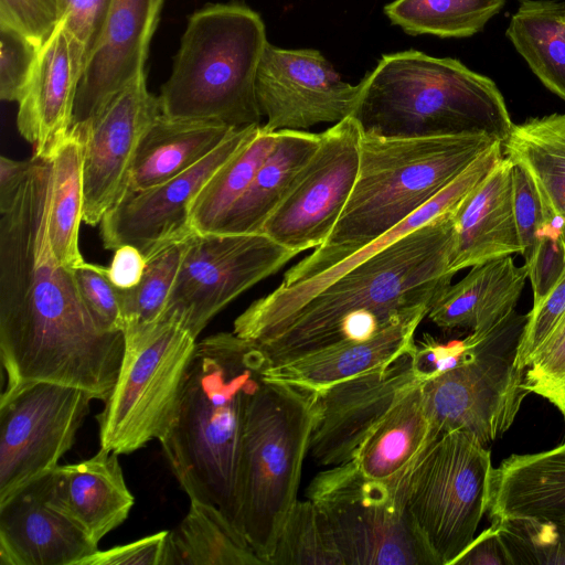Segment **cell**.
Instances as JSON below:
<instances>
[{
    "label": "cell",
    "mask_w": 565,
    "mask_h": 565,
    "mask_svg": "<svg viewBox=\"0 0 565 565\" xmlns=\"http://www.w3.org/2000/svg\"><path fill=\"white\" fill-rule=\"evenodd\" d=\"M52 158L32 156L20 184L0 196V359L4 392L53 382L105 401L120 370L125 335L106 329L60 264L50 241Z\"/></svg>",
    "instance_id": "obj_1"
},
{
    "label": "cell",
    "mask_w": 565,
    "mask_h": 565,
    "mask_svg": "<svg viewBox=\"0 0 565 565\" xmlns=\"http://www.w3.org/2000/svg\"><path fill=\"white\" fill-rule=\"evenodd\" d=\"M455 212L409 232L308 299L258 344L270 364L427 316L456 275L449 269Z\"/></svg>",
    "instance_id": "obj_2"
},
{
    "label": "cell",
    "mask_w": 565,
    "mask_h": 565,
    "mask_svg": "<svg viewBox=\"0 0 565 565\" xmlns=\"http://www.w3.org/2000/svg\"><path fill=\"white\" fill-rule=\"evenodd\" d=\"M269 365L257 343L234 332H218L198 342L177 417L160 441L190 500L216 505L241 531L239 465L246 411Z\"/></svg>",
    "instance_id": "obj_3"
},
{
    "label": "cell",
    "mask_w": 565,
    "mask_h": 565,
    "mask_svg": "<svg viewBox=\"0 0 565 565\" xmlns=\"http://www.w3.org/2000/svg\"><path fill=\"white\" fill-rule=\"evenodd\" d=\"M497 141L486 134L388 137L362 130L356 179L335 226L278 287L321 275L394 228Z\"/></svg>",
    "instance_id": "obj_4"
},
{
    "label": "cell",
    "mask_w": 565,
    "mask_h": 565,
    "mask_svg": "<svg viewBox=\"0 0 565 565\" xmlns=\"http://www.w3.org/2000/svg\"><path fill=\"white\" fill-rule=\"evenodd\" d=\"M352 116L362 130L388 137L486 134L503 142L513 127L492 79L415 50L381 57L360 82Z\"/></svg>",
    "instance_id": "obj_5"
},
{
    "label": "cell",
    "mask_w": 565,
    "mask_h": 565,
    "mask_svg": "<svg viewBox=\"0 0 565 565\" xmlns=\"http://www.w3.org/2000/svg\"><path fill=\"white\" fill-rule=\"evenodd\" d=\"M267 43L262 18L245 4L195 11L158 96L161 114L233 128L260 125L255 83Z\"/></svg>",
    "instance_id": "obj_6"
},
{
    "label": "cell",
    "mask_w": 565,
    "mask_h": 565,
    "mask_svg": "<svg viewBox=\"0 0 565 565\" xmlns=\"http://www.w3.org/2000/svg\"><path fill=\"white\" fill-rule=\"evenodd\" d=\"M316 420L311 393L263 379L245 417L241 465V529L268 565L284 521L297 501Z\"/></svg>",
    "instance_id": "obj_7"
},
{
    "label": "cell",
    "mask_w": 565,
    "mask_h": 565,
    "mask_svg": "<svg viewBox=\"0 0 565 565\" xmlns=\"http://www.w3.org/2000/svg\"><path fill=\"white\" fill-rule=\"evenodd\" d=\"M196 343L174 315L148 332L125 337L117 381L96 416L100 448L129 455L167 436Z\"/></svg>",
    "instance_id": "obj_8"
},
{
    "label": "cell",
    "mask_w": 565,
    "mask_h": 565,
    "mask_svg": "<svg viewBox=\"0 0 565 565\" xmlns=\"http://www.w3.org/2000/svg\"><path fill=\"white\" fill-rule=\"evenodd\" d=\"M492 471L487 447L454 430L438 435L408 473L406 507L438 565H454L476 537Z\"/></svg>",
    "instance_id": "obj_9"
},
{
    "label": "cell",
    "mask_w": 565,
    "mask_h": 565,
    "mask_svg": "<svg viewBox=\"0 0 565 565\" xmlns=\"http://www.w3.org/2000/svg\"><path fill=\"white\" fill-rule=\"evenodd\" d=\"M310 499L326 518L344 565H438L405 501V483L371 479L352 461L310 481Z\"/></svg>",
    "instance_id": "obj_10"
},
{
    "label": "cell",
    "mask_w": 565,
    "mask_h": 565,
    "mask_svg": "<svg viewBox=\"0 0 565 565\" xmlns=\"http://www.w3.org/2000/svg\"><path fill=\"white\" fill-rule=\"evenodd\" d=\"M526 318L514 310L488 332L477 356L422 384L436 436L461 430L487 447L511 427L529 393L515 365Z\"/></svg>",
    "instance_id": "obj_11"
},
{
    "label": "cell",
    "mask_w": 565,
    "mask_h": 565,
    "mask_svg": "<svg viewBox=\"0 0 565 565\" xmlns=\"http://www.w3.org/2000/svg\"><path fill=\"white\" fill-rule=\"evenodd\" d=\"M297 255L264 233L194 232L177 275L167 316H177L198 338L223 308Z\"/></svg>",
    "instance_id": "obj_12"
},
{
    "label": "cell",
    "mask_w": 565,
    "mask_h": 565,
    "mask_svg": "<svg viewBox=\"0 0 565 565\" xmlns=\"http://www.w3.org/2000/svg\"><path fill=\"white\" fill-rule=\"evenodd\" d=\"M94 398L53 382H33L1 393L0 501L58 466L73 447Z\"/></svg>",
    "instance_id": "obj_13"
},
{
    "label": "cell",
    "mask_w": 565,
    "mask_h": 565,
    "mask_svg": "<svg viewBox=\"0 0 565 565\" xmlns=\"http://www.w3.org/2000/svg\"><path fill=\"white\" fill-rule=\"evenodd\" d=\"M362 128L353 117L321 132L319 147L265 222L262 233L300 254L330 236L352 192Z\"/></svg>",
    "instance_id": "obj_14"
},
{
    "label": "cell",
    "mask_w": 565,
    "mask_h": 565,
    "mask_svg": "<svg viewBox=\"0 0 565 565\" xmlns=\"http://www.w3.org/2000/svg\"><path fill=\"white\" fill-rule=\"evenodd\" d=\"M260 125L236 128L209 156L184 172L140 191H126L100 221L104 247L138 248L146 258L190 237L192 203L209 179L244 147Z\"/></svg>",
    "instance_id": "obj_15"
},
{
    "label": "cell",
    "mask_w": 565,
    "mask_h": 565,
    "mask_svg": "<svg viewBox=\"0 0 565 565\" xmlns=\"http://www.w3.org/2000/svg\"><path fill=\"white\" fill-rule=\"evenodd\" d=\"M256 98L267 131L306 130L353 115L360 83L344 82L323 55L267 43L256 75Z\"/></svg>",
    "instance_id": "obj_16"
},
{
    "label": "cell",
    "mask_w": 565,
    "mask_h": 565,
    "mask_svg": "<svg viewBox=\"0 0 565 565\" xmlns=\"http://www.w3.org/2000/svg\"><path fill=\"white\" fill-rule=\"evenodd\" d=\"M412 350L385 366L311 393L316 420L309 455L317 465L328 468L353 460L373 428L408 392L425 382Z\"/></svg>",
    "instance_id": "obj_17"
},
{
    "label": "cell",
    "mask_w": 565,
    "mask_h": 565,
    "mask_svg": "<svg viewBox=\"0 0 565 565\" xmlns=\"http://www.w3.org/2000/svg\"><path fill=\"white\" fill-rule=\"evenodd\" d=\"M161 114L158 96L140 75L89 121L78 127L84 139V211L88 225L104 215L126 192L140 140Z\"/></svg>",
    "instance_id": "obj_18"
},
{
    "label": "cell",
    "mask_w": 565,
    "mask_h": 565,
    "mask_svg": "<svg viewBox=\"0 0 565 565\" xmlns=\"http://www.w3.org/2000/svg\"><path fill=\"white\" fill-rule=\"evenodd\" d=\"M504 157L501 141L494 142L427 204L350 257L321 275L295 287H277L255 300L234 321L233 332L260 344L308 299L345 271L434 218L456 211Z\"/></svg>",
    "instance_id": "obj_19"
},
{
    "label": "cell",
    "mask_w": 565,
    "mask_h": 565,
    "mask_svg": "<svg viewBox=\"0 0 565 565\" xmlns=\"http://www.w3.org/2000/svg\"><path fill=\"white\" fill-rule=\"evenodd\" d=\"M163 1L113 0L78 82L72 127L89 121L114 96L145 74Z\"/></svg>",
    "instance_id": "obj_20"
},
{
    "label": "cell",
    "mask_w": 565,
    "mask_h": 565,
    "mask_svg": "<svg viewBox=\"0 0 565 565\" xmlns=\"http://www.w3.org/2000/svg\"><path fill=\"white\" fill-rule=\"evenodd\" d=\"M49 472L0 501V565H78L98 550L50 503Z\"/></svg>",
    "instance_id": "obj_21"
},
{
    "label": "cell",
    "mask_w": 565,
    "mask_h": 565,
    "mask_svg": "<svg viewBox=\"0 0 565 565\" xmlns=\"http://www.w3.org/2000/svg\"><path fill=\"white\" fill-rule=\"evenodd\" d=\"M82 66L62 23L42 45L22 99L17 127L33 147V156L52 158L70 132Z\"/></svg>",
    "instance_id": "obj_22"
},
{
    "label": "cell",
    "mask_w": 565,
    "mask_h": 565,
    "mask_svg": "<svg viewBox=\"0 0 565 565\" xmlns=\"http://www.w3.org/2000/svg\"><path fill=\"white\" fill-rule=\"evenodd\" d=\"M118 454L100 448L92 458L49 472V501L95 542L122 524L134 507Z\"/></svg>",
    "instance_id": "obj_23"
},
{
    "label": "cell",
    "mask_w": 565,
    "mask_h": 565,
    "mask_svg": "<svg viewBox=\"0 0 565 565\" xmlns=\"http://www.w3.org/2000/svg\"><path fill=\"white\" fill-rule=\"evenodd\" d=\"M513 162L503 157L454 214L449 269L471 268L523 252L513 209Z\"/></svg>",
    "instance_id": "obj_24"
},
{
    "label": "cell",
    "mask_w": 565,
    "mask_h": 565,
    "mask_svg": "<svg viewBox=\"0 0 565 565\" xmlns=\"http://www.w3.org/2000/svg\"><path fill=\"white\" fill-rule=\"evenodd\" d=\"M426 315L394 323L373 338L334 344L288 361L270 364L264 379L308 393L328 387L385 366L406 352L415 342V332Z\"/></svg>",
    "instance_id": "obj_25"
},
{
    "label": "cell",
    "mask_w": 565,
    "mask_h": 565,
    "mask_svg": "<svg viewBox=\"0 0 565 565\" xmlns=\"http://www.w3.org/2000/svg\"><path fill=\"white\" fill-rule=\"evenodd\" d=\"M487 512L491 521L533 519L565 537V443L542 452L512 455L493 468Z\"/></svg>",
    "instance_id": "obj_26"
},
{
    "label": "cell",
    "mask_w": 565,
    "mask_h": 565,
    "mask_svg": "<svg viewBox=\"0 0 565 565\" xmlns=\"http://www.w3.org/2000/svg\"><path fill=\"white\" fill-rule=\"evenodd\" d=\"M529 276L512 255L471 267L431 305L428 318L444 330L482 333L493 329L514 310Z\"/></svg>",
    "instance_id": "obj_27"
},
{
    "label": "cell",
    "mask_w": 565,
    "mask_h": 565,
    "mask_svg": "<svg viewBox=\"0 0 565 565\" xmlns=\"http://www.w3.org/2000/svg\"><path fill=\"white\" fill-rule=\"evenodd\" d=\"M236 129L223 124L160 114L142 136L126 191H140L190 169Z\"/></svg>",
    "instance_id": "obj_28"
},
{
    "label": "cell",
    "mask_w": 565,
    "mask_h": 565,
    "mask_svg": "<svg viewBox=\"0 0 565 565\" xmlns=\"http://www.w3.org/2000/svg\"><path fill=\"white\" fill-rule=\"evenodd\" d=\"M422 384L408 392L359 447L351 461L364 476L403 486L417 459L437 437L424 407Z\"/></svg>",
    "instance_id": "obj_29"
},
{
    "label": "cell",
    "mask_w": 565,
    "mask_h": 565,
    "mask_svg": "<svg viewBox=\"0 0 565 565\" xmlns=\"http://www.w3.org/2000/svg\"><path fill=\"white\" fill-rule=\"evenodd\" d=\"M320 140L321 132L278 130L275 146L216 232L262 233L265 222L284 200Z\"/></svg>",
    "instance_id": "obj_30"
},
{
    "label": "cell",
    "mask_w": 565,
    "mask_h": 565,
    "mask_svg": "<svg viewBox=\"0 0 565 565\" xmlns=\"http://www.w3.org/2000/svg\"><path fill=\"white\" fill-rule=\"evenodd\" d=\"M503 154L531 178L545 222L558 217L564 223L565 242V114H552L513 124L502 142Z\"/></svg>",
    "instance_id": "obj_31"
},
{
    "label": "cell",
    "mask_w": 565,
    "mask_h": 565,
    "mask_svg": "<svg viewBox=\"0 0 565 565\" xmlns=\"http://www.w3.org/2000/svg\"><path fill=\"white\" fill-rule=\"evenodd\" d=\"M162 565L266 564L216 505L191 499L186 515L168 531Z\"/></svg>",
    "instance_id": "obj_32"
},
{
    "label": "cell",
    "mask_w": 565,
    "mask_h": 565,
    "mask_svg": "<svg viewBox=\"0 0 565 565\" xmlns=\"http://www.w3.org/2000/svg\"><path fill=\"white\" fill-rule=\"evenodd\" d=\"M507 36L539 79L565 99V4L520 0Z\"/></svg>",
    "instance_id": "obj_33"
},
{
    "label": "cell",
    "mask_w": 565,
    "mask_h": 565,
    "mask_svg": "<svg viewBox=\"0 0 565 565\" xmlns=\"http://www.w3.org/2000/svg\"><path fill=\"white\" fill-rule=\"evenodd\" d=\"M84 139L72 127L52 156L53 190L50 214V241L57 262L75 268L84 262L78 247L79 224L84 211Z\"/></svg>",
    "instance_id": "obj_34"
},
{
    "label": "cell",
    "mask_w": 565,
    "mask_h": 565,
    "mask_svg": "<svg viewBox=\"0 0 565 565\" xmlns=\"http://www.w3.org/2000/svg\"><path fill=\"white\" fill-rule=\"evenodd\" d=\"M277 141V131L260 125L255 136L209 179L191 206L196 233L216 232L225 215L248 188Z\"/></svg>",
    "instance_id": "obj_35"
},
{
    "label": "cell",
    "mask_w": 565,
    "mask_h": 565,
    "mask_svg": "<svg viewBox=\"0 0 565 565\" xmlns=\"http://www.w3.org/2000/svg\"><path fill=\"white\" fill-rule=\"evenodd\" d=\"M503 4L504 0H394L384 12L412 35L466 38L482 30Z\"/></svg>",
    "instance_id": "obj_36"
},
{
    "label": "cell",
    "mask_w": 565,
    "mask_h": 565,
    "mask_svg": "<svg viewBox=\"0 0 565 565\" xmlns=\"http://www.w3.org/2000/svg\"><path fill=\"white\" fill-rule=\"evenodd\" d=\"M189 238L174 242L147 258L139 284L120 289L125 337L148 332L166 319Z\"/></svg>",
    "instance_id": "obj_37"
},
{
    "label": "cell",
    "mask_w": 565,
    "mask_h": 565,
    "mask_svg": "<svg viewBox=\"0 0 565 565\" xmlns=\"http://www.w3.org/2000/svg\"><path fill=\"white\" fill-rule=\"evenodd\" d=\"M268 565H344L329 524L310 500L290 508Z\"/></svg>",
    "instance_id": "obj_38"
},
{
    "label": "cell",
    "mask_w": 565,
    "mask_h": 565,
    "mask_svg": "<svg viewBox=\"0 0 565 565\" xmlns=\"http://www.w3.org/2000/svg\"><path fill=\"white\" fill-rule=\"evenodd\" d=\"M524 386L550 401L565 416V315L532 356Z\"/></svg>",
    "instance_id": "obj_39"
},
{
    "label": "cell",
    "mask_w": 565,
    "mask_h": 565,
    "mask_svg": "<svg viewBox=\"0 0 565 565\" xmlns=\"http://www.w3.org/2000/svg\"><path fill=\"white\" fill-rule=\"evenodd\" d=\"M41 47L15 29L0 23V97L19 103L31 81Z\"/></svg>",
    "instance_id": "obj_40"
},
{
    "label": "cell",
    "mask_w": 565,
    "mask_h": 565,
    "mask_svg": "<svg viewBox=\"0 0 565 565\" xmlns=\"http://www.w3.org/2000/svg\"><path fill=\"white\" fill-rule=\"evenodd\" d=\"M111 3L113 0H58L61 21L82 70L100 38Z\"/></svg>",
    "instance_id": "obj_41"
},
{
    "label": "cell",
    "mask_w": 565,
    "mask_h": 565,
    "mask_svg": "<svg viewBox=\"0 0 565 565\" xmlns=\"http://www.w3.org/2000/svg\"><path fill=\"white\" fill-rule=\"evenodd\" d=\"M73 270L82 297L95 318L106 329L122 332L121 294L109 279L107 267L84 260Z\"/></svg>",
    "instance_id": "obj_42"
},
{
    "label": "cell",
    "mask_w": 565,
    "mask_h": 565,
    "mask_svg": "<svg viewBox=\"0 0 565 565\" xmlns=\"http://www.w3.org/2000/svg\"><path fill=\"white\" fill-rule=\"evenodd\" d=\"M488 332H470L463 340L448 343L424 334L414 342L412 350L417 372L427 381L473 359L483 347Z\"/></svg>",
    "instance_id": "obj_43"
},
{
    "label": "cell",
    "mask_w": 565,
    "mask_h": 565,
    "mask_svg": "<svg viewBox=\"0 0 565 565\" xmlns=\"http://www.w3.org/2000/svg\"><path fill=\"white\" fill-rule=\"evenodd\" d=\"M564 241V239H563ZM565 245V242H564ZM565 315V266L547 295L526 315V323L516 350L515 365L524 370L532 356Z\"/></svg>",
    "instance_id": "obj_44"
},
{
    "label": "cell",
    "mask_w": 565,
    "mask_h": 565,
    "mask_svg": "<svg viewBox=\"0 0 565 565\" xmlns=\"http://www.w3.org/2000/svg\"><path fill=\"white\" fill-rule=\"evenodd\" d=\"M60 22L58 0H0V23L21 32L40 47Z\"/></svg>",
    "instance_id": "obj_45"
},
{
    "label": "cell",
    "mask_w": 565,
    "mask_h": 565,
    "mask_svg": "<svg viewBox=\"0 0 565 565\" xmlns=\"http://www.w3.org/2000/svg\"><path fill=\"white\" fill-rule=\"evenodd\" d=\"M513 209L519 238L523 248L524 264L533 256L540 232L545 224L543 207L537 191L523 168L513 163Z\"/></svg>",
    "instance_id": "obj_46"
},
{
    "label": "cell",
    "mask_w": 565,
    "mask_h": 565,
    "mask_svg": "<svg viewBox=\"0 0 565 565\" xmlns=\"http://www.w3.org/2000/svg\"><path fill=\"white\" fill-rule=\"evenodd\" d=\"M533 290V305L539 303L552 289L565 266L563 231L545 223L540 232L537 245L527 264Z\"/></svg>",
    "instance_id": "obj_47"
},
{
    "label": "cell",
    "mask_w": 565,
    "mask_h": 565,
    "mask_svg": "<svg viewBox=\"0 0 565 565\" xmlns=\"http://www.w3.org/2000/svg\"><path fill=\"white\" fill-rule=\"evenodd\" d=\"M168 531H161L135 542L97 550L78 565H162Z\"/></svg>",
    "instance_id": "obj_48"
},
{
    "label": "cell",
    "mask_w": 565,
    "mask_h": 565,
    "mask_svg": "<svg viewBox=\"0 0 565 565\" xmlns=\"http://www.w3.org/2000/svg\"><path fill=\"white\" fill-rule=\"evenodd\" d=\"M454 565H513V562L498 527L491 523L473 539Z\"/></svg>",
    "instance_id": "obj_49"
},
{
    "label": "cell",
    "mask_w": 565,
    "mask_h": 565,
    "mask_svg": "<svg viewBox=\"0 0 565 565\" xmlns=\"http://www.w3.org/2000/svg\"><path fill=\"white\" fill-rule=\"evenodd\" d=\"M147 265V258L136 247L124 245L114 250L107 274L119 289H130L139 284Z\"/></svg>",
    "instance_id": "obj_50"
},
{
    "label": "cell",
    "mask_w": 565,
    "mask_h": 565,
    "mask_svg": "<svg viewBox=\"0 0 565 565\" xmlns=\"http://www.w3.org/2000/svg\"><path fill=\"white\" fill-rule=\"evenodd\" d=\"M30 159L18 161L8 157L0 158V196L12 192L25 177Z\"/></svg>",
    "instance_id": "obj_51"
}]
</instances>
